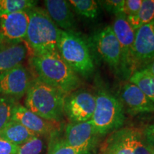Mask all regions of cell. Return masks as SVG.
Wrapping results in <instances>:
<instances>
[{"label": "cell", "mask_w": 154, "mask_h": 154, "mask_svg": "<svg viewBox=\"0 0 154 154\" xmlns=\"http://www.w3.org/2000/svg\"><path fill=\"white\" fill-rule=\"evenodd\" d=\"M29 64L36 77L68 95L81 85L79 77L63 60L59 53L32 54Z\"/></svg>", "instance_id": "1"}, {"label": "cell", "mask_w": 154, "mask_h": 154, "mask_svg": "<svg viewBox=\"0 0 154 154\" xmlns=\"http://www.w3.org/2000/svg\"><path fill=\"white\" fill-rule=\"evenodd\" d=\"M24 106L46 120L59 123L62 120L66 95L34 76L26 94Z\"/></svg>", "instance_id": "2"}, {"label": "cell", "mask_w": 154, "mask_h": 154, "mask_svg": "<svg viewBox=\"0 0 154 154\" xmlns=\"http://www.w3.org/2000/svg\"><path fill=\"white\" fill-rule=\"evenodd\" d=\"M29 23L24 42L33 54L43 55L58 52L57 42L60 29L46 10L35 7L28 11Z\"/></svg>", "instance_id": "3"}, {"label": "cell", "mask_w": 154, "mask_h": 154, "mask_svg": "<svg viewBox=\"0 0 154 154\" xmlns=\"http://www.w3.org/2000/svg\"><path fill=\"white\" fill-rule=\"evenodd\" d=\"M60 57L78 76L88 78L94 72V59L89 44L76 31L60 29L57 42Z\"/></svg>", "instance_id": "4"}, {"label": "cell", "mask_w": 154, "mask_h": 154, "mask_svg": "<svg viewBox=\"0 0 154 154\" xmlns=\"http://www.w3.org/2000/svg\"><path fill=\"white\" fill-rule=\"evenodd\" d=\"M95 96V110L91 120L99 136L101 137L120 129L126 120L120 99L104 88L98 90Z\"/></svg>", "instance_id": "5"}, {"label": "cell", "mask_w": 154, "mask_h": 154, "mask_svg": "<svg viewBox=\"0 0 154 154\" xmlns=\"http://www.w3.org/2000/svg\"><path fill=\"white\" fill-rule=\"evenodd\" d=\"M88 44L91 53L94 51L109 67L116 72H121L120 44L111 26H106L96 32Z\"/></svg>", "instance_id": "6"}, {"label": "cell", "mask_w": 154, "mask_h": 154, "mask_svg": "<svg viewBox=\"0 0 154 154\" xmlns=\"http://www.w3.org/2000/svg\"><path fill=\"white\" fill-rule=\"evenodd\" d=\"M111 27L120 44L121 73L126 78H130L136 72L134 59L135 30L130 25L125 14L116 15Z\"/></svg>", "instance_id": "7"}, {"label": "cell", "mask_w": 154, "mask_h": 154, "mask_svg": "<svg viewBox=\"0 0 154 154\" xmlns=\"http://www.w3.org/2000/svg\"><path fill=\"white\" fill-rule=\"evenodd\" d=\"M101 136L91 120L69 122L65 128L63 138L66 143L82 154H89L96 149Z\"/></svg>", "instance_id": "8"}, {"label": "cell", "mask_w": 154, "mask_h": 154, "mask_svg": "<svg viewBox=\"0 0 154 154\" xmlns=\"http://www.w3.org/2000/svg\"><path fill=\"white\" fill-rule=\"evenodd\" d=\"M95 106V94L88 90L77 89L65 96L63 113L69 122H84L91 120Z\"/></svg>", "instance_id": "9"}, {"label": "cell", "mask_w": 154, "mask_h": 154, "mask_svg": "<svg viewBox=\"0 0 154 154\" xmlns=\"http://www.w3.org/2000/svg\"><path fill=\"white\" fill-rule=\"evenodd\" d=\"M33 77L21 63L0 74V96L17 100L26 95Z\"/></svg>", "instance_id": "10"}, {"label": "cell", "mask_w": 154, "mask_h": 154, "mask_svg": "<svg viewBox=\"0 0 154 154\" xmlns=\"http://www.w3.org/2000/svg\"><path fill=\"white\" fill-rule=\"evenodd\" d=\"M28 23V11L0 16V47L24 42Z\"/></svg>", "instance_id": "11"}, {"label": "cell", "mask_w": 154, "mask_h": 154, "mask_svg": "<svg viewBox=\"0 0 154 154\" xmlns=\"http://www.w3.org/2000/svg\"><path fill=\"white\" fill-rule=\"evenodd\" d=\"M11 120L19 122L38 136L50 137L60 130L59 123L46 120L19 103L14 107Z\"/></svg>", "instance_id": "12"}, {"label": "cell", "mask_w": 154, "mask_h": 154, "mask_svg": "<svg viewBox=\"0 0 154 154\" xmlns=\"http://www.w3.org/2000/svg\"><path fill=\"white\" fill-rule=\"evenodd\" d=\"M134 59L136 71L154 59V19L135 31Z\"/></svg>", "instance_id": "13"}, {"label": "cell", "mask_w": 154, "mask_h": 154, "mask_svg": "<svg viewBox=\"0 0 154 154\" xmlns=\"http://www.w3.org/2000/svg\"><path fill=\"white\" fill-rule=\"evenodd\" d=\"M119 99L125 110L132 116L154 112V103L137 86L131 82L124 84Z\"/></svg>", "instance_id": "14"}, {"label": "cell", "mask_w": 154, "mask_h": 154, "mask_svg": "<svg viewBox=\"0 0 154 154\" xmlns=\"http://www.w3.org/2000/svg\"><path fill=\"white\" fill-rule=\"evenodd\" d=\"M45 10L59 29L75 31L76 19L70 3L66 0H46Z\"/></svg>", "instance_id": "15"}, {"label": "cell", "mask_w": 154, "mask_h": 154, "mask_svg": "<svg viewBox=\"0 0 154 154\" xmlns=\"http://www.w3.org/2000/svg\"><path fill=\"white\" fill-rule=\"evenodd\" d=\"M131 133V128L111 133L103 145L102 154H132Z\"/></svg>", "instance_id": "16"}, {"label": "cell", "mask_w": 154, "mask_h": 154, "mask_svg": "<svg viewBox=\"0 0 154 154\" xmlns=\"http://www.w3.org/2000/svg\"><path fill=\"white\" fill-rule=\"evenodd\" d=\"M27 54L24 42L0 47V74L21 64Z\"/></svg>", "instance_id": "17"}, {"label": "cell", "mask_w": 154, "mask_h": 154, "mask_svg": "<svg viewBox=\"0 0 154 154\" xmlns=\"http://www.w3.org/2000/svg\"><path fill=\"white\" fill-rule=\"evenodd\" d=\"M36 136L17 121L11 120L0 131V137L9 143L20 146Z\"/></svg>", "instance_id": "18"}, {"label": "cell", "mask_w": 154, "mask_h": 154, "mask_svg": "<svg viewBox=\"0 0 154 154\" xmlns=\"http://www.w3.org/2000/svg\"><path fill=\"white\" fill-rule=\"evenodd\" d=\"M129 82L134 84L154 103V76L144 69L136 71L129 78Z\"/></svg>", "instance_id": "19"}, {"label": "cell", "mask_w": 154, "mask_h": 154, "mask_svg": "<svg viewBox=\"0 0 154 154\" xmlns=\"http://www.w3.org/2000/svg\"><path fill=\"white\" fill-rule=\"evenodd\" d=\"M127 19L135 31L143 25L152 22L154 19V0H142L137 14L133 17H127Z\"/></svg>", "instance_id": "20"}, {"label": "cell", "mask_w": 154, "mask_h": 154, "mask_svg": "<svg viewBox=\"0 0 154 154\" xmlns=\"http://www.w3.org/2000/svg\"><path fill=\"white\" fill-rule=\"evenodd\" d=\"M73 11L84 18L94 19L99 14V4L95 0H70Z\"/></svg>", "instance_id": "21"}, {"label": "cell", "mask_w": 154, "mask_h": 154, "mask_svg": "<svg viewBox=\"0 0 154 154\" xmlns=\"http://www.w3.org/2000/svg\"><path fill=\"white\" fill-rule=\"evenodd\" d=\"M34 0H0V16L27 11L36 7Z\"/></svg>", "instance_id": "22"}, {"label": "cell", "mask_w": 154, "mask_h": 154, "mask_svg": "<svg viewBox=\"0 0 154 154\" xmlns=\"http://www.w3.org/2000/svg\"><path fill=\"white\" fill-rule=\"evenodd\" d=\"M47 154H82L66 143L59 131L49 137Z\"/></svg>", "instance_id": "23"}, {"label": "cell", "mask_w": 154, "mask_h": 154, "mask_svg": "<svg viewBox=\"0 0 154 154\" xmlns=\"http://www.w3.org/2000/svg\"><path fill=\"white\" fill-rule=\"evenodd\" d=\"M132 154H152L151 147L146 141L143 131L131 128Z\"/></svg>", "instance_id": "24"}, {"label": "cell", "mask_w": 154, "mask_h": 154, "mask_svg": "<svg viewBox=\"0 0 154 154\" xmlns=\"http://www.w3.org/2000/svg\"><path fill=\"white\" fill-rule=\"evenodd\" d=\"M17 103L16 99L0 96V131L11 120L14 109Z\"/></svg>", "instance_id": "25"}, {"label": "cell", "mask_w": 154, "mask_h": 154, "mask_svg": "<svg viewBox=\"0 0 154 154\" xmlns=\"http://www.w3.org/2000/svg\"><path fill=\"white\" fill-rule=\"evenodd\" d=\"M43 147V140L39 136H34L22 145L18 146L15 154H40Z\"/></svg>", "instance_id": "26"}, {"label": "cell", "mask_w": 154, "mask_h": 154, "mask_svg": "<svg viewBox=\"0 0 154 154\" xmlns=\"http://www.w3.org/2000/svg\"><path fill=\"white\" fill-rule=\"evenodd\" d=\"M98 2L108 12L114 14L115 16L120 14H124L125 0H106L99 1Z\"/></svg>", "instance_id": "27"}, {"label": "cell", "mask_w": 154, "mask_h": 154, "mask_svg": "<svg viewBox=\"0 0 154 154\" xmlns=\"http://www.w3.org/2000/svg\"><path fill=\"white\" fill-rule=\"evenodd\" d=\"M142 0H125L124 14L127 17H135L139 11Z\"/></svg>", "instance_id": "28"}, {"label": "cell", "mask_w": 154, "mask_h": 154, "mask_svg": "<svg viewBox=\"0 0 154 154\" xmlns=\"http://www.w3.org/2000/svg\"><path fill=\"white\" fill-rule=\"evenodd\" d=\"M18 146L14 145L0 137V154H15Z\"/></svg>", "instance_id": "29"}, {"label": "cell", "mask_w": 154, "mask_h": 154, "mask_svg": "<svg viewBox=\"0 0 154 154\" xmlns=\"http://www.w3.org/2000/svg\"><path fill=\"white\" fill-rule=\"evenodd\" d=\"M143 134L148 143L151 147H154V124L146 127Z\"/></svg>", "instance_id": "30"}, {"label": "cell", "mask_w": 154, "mask_h": 154, "mask_svg": "<svg viewBox=\"0 0 154 154\" xmlns=\"http://www.w3.org/2000/svg\"><path fill=\"white\" fill-rule=\"evenodd\" d=\"M141 69L146 70V72L150 73V74H151V75H153V76H154V59H153V60H151V61H149L148 63H146V65H144V66L142 67Z\"/></svg>", "instance_id": "31"}, {"label": "cell", "mask_w": 154, "mask_h": 154, "mask_svg": "<svg viewBox=\"0 0 154 154\" xmlns=\"http://www.w3.org/2000/svg\"><path fill=\"white\" fill-rule=\"evenodd\" d=\"M151 150H152V154H154V147H151Z\"/></svg>", "instance_id": "32"}]
</instances>
